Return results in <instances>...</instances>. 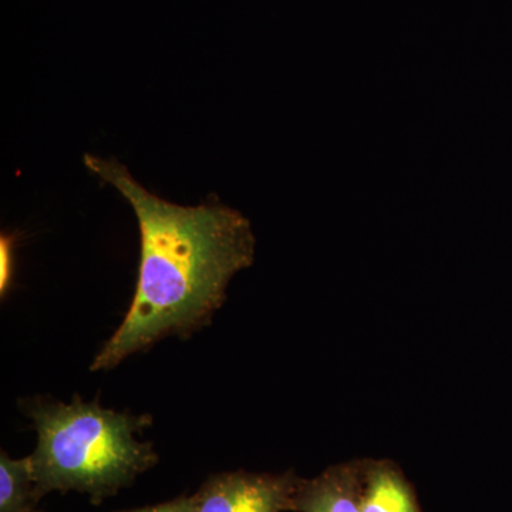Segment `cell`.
Instances as JSON below:
<instances>
[{
  "label": "cell",
  "mask_w": 512,
  "mask_h": 512,
  "mask_svg": "<svg viewBox=\"0 0 512 512\" xmlns=\"http://www.w3.org/2000/svg\"><path fill=\"white\" fill-rule=\"evenodd\" d=\"M84 165L126 198L140 228L136 293L90 366L101 372L210 325L231 279L254 264L256 241L248 218L221 202L183 207L151 194L114 158L86 154Z\"/></svg>",
  "instance_id": "obj_1"
},
{
  "label": "cell",
  "mask_w": 512,
  "mask_h": 512,
  "mask_svg": "<svg viewBox=\"0 0 512 512\" xmlns=\"http://www.w3.org/2000/svg\"><path fill=\"white\" fill-rule=\"evenodd\" d=\"M19 407L37 433L30 458L40 501L56 491H76L100 505L160 461L153 443L136 439L153 424L150 414L104 409L99 400L84 402L77 394L70 403L26 397Z\"/></svg>",
  "instance_id": "obj_2"
},
{
  "label": "cell",
  "mask_w": 512,
  "mask_h": 512,
  "mask_svg": "<svg viewBox=\"0 0 512 512\" xmlns=\"http://www.w3.org/2000/svg\"><path fill=\"white\" fill-rule=\"evenodd\" d=\"M301 477L245 470L212 474L192 495L195 512H295V493Z\"/></svg>",
  "instance_id": "obj_3"
},
{
  "label": "cell",
  "mask_w": 512,
  "mask_h": 512,
  "mask_svg": "<svg viewBox=\"0 0 512 512\" xmlns=\"http://www.w3.org/2000/svg\"><path fill=\"white\" fill-rule=\"evenodd\" d=\"M363 464L365 458H353L326 467L316 477H301L295 512H363Z\"/></svg>",
  "instance_id": "obj_4"
},
{
  "label": "cell",
  "mask_w": 512,
  "mask_h": 512,
  "mask_svg": "<svg viewBox=\"0 0 512 512\" xmlns=\"http://www.w3.org/2000/svg\"><path fill=\"white\" fill-rule=\"evenodd\" d=\"M363 512H424L419 495L403 468L390 458L365 457Z\"/></svg>",
  "instance_id": "obj_5"
},
{
  "label": "cell",
  "mask_w": 512,
  "mask_h": 512,
  "mask_svg": "<svg viewBox=\"0 0 512 512\" xmlns=\"http://www.w3.org/2000/svg\"><path fill=\"white\" fill-rule=\"evenodd\" d=\"M32 458H12L0 453V512H37Z\"/></svg>",
  "instance_id": "obj_6"
},
{
  "label": "cell",
  "mask_w": 512,
  "mask_h": 512,
  "mask_svg": "<svg viewBox=\"0 0 512 512\" xmlns=\"http://www.w3.org/2000/svg\"><path fill=\"white\" fill-rule=\"evenodd\" d=\"M16 238L2 234L0 238V295L5 298L12 286L13 266H15Z\"/></svg>",
  "instance_id": "obj_7"
},
{
  "label": "cell",
  "mask_w": 512,
  "mask_h": 512,
  "mask_svg": "<svg viewBox=\"0 0 512 512\" xmlns=\"http://www.w3.org/2000/svg\"><path fill=\"white\" fill-rule=\"evenodd\" d=\"M120 512H195V507L192 495H180V497L167 501V503L138 508V510Z\"/></svg>",
  "instance_id": "obj_8"
}]
</instances>
